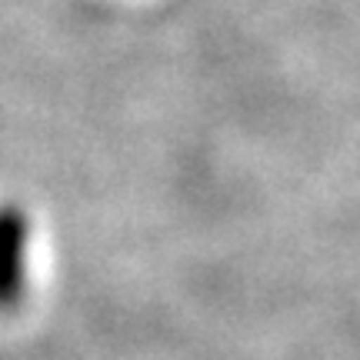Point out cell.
Here are the masks:
<instances>
[{"label": "cell", "mask_w": 360, "mask_h": 360, "mask_svg": "<svg viewBox=\"0 0 360 360\" xmlns=\"http://www.w3.org/2000/svg\"><path fill=\"white\" fill-rule=\"evenodd\" d=\"M30 264V217L20 204H0V310L20 304Z\"/></svg>", "instance_id": "6da1fadb"}]
</instances>
